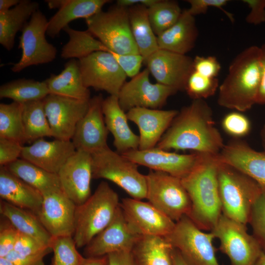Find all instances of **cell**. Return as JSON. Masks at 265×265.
<instances>
[{"mask_svg": "<svg viewBox=\"0 0 265 265\" xmlns=\"http://www.w3.org/2000/svg\"><path fill=\"white\" fill-rule=\"evenodd\" d=\"M221 126L224 131L233 139H241L247 136L251 129L249 118L238 111L227 114L222 119Z\"/></svg>", "mask_w": 265, "mask_h": 265, "instance_id": "42", "label": "cell"}, {"mask_svg": "<svg viewBox=\"0 0 265 265\" xmlns=\"http://www.w3.org/2000/svg\"><path fill=\"white\" fill-rule=\"evenodd\" d=\"M219 154L200 153L191 170L181 179L191 201L187 215L202 230L211 231L222 214L218 171Z\"/></svg>", "mask_w": 265, "mask_h": 265, "instance_id": "2", "label": "cell"}, {"mask_svg": "<svg viewBox=\"0 0 265 265\" xmlns=\"http://www.w3.org/2000/svg\"><path fill=\"white\" fill-rule=\"evenodd\" d=\"M178 111L144 107L129 110L126 113L128 120L134 123L139 131L138 149L145 150L156 147Z\"/></svg>", "mask_w": 265, "mask_h": 265, "instance_id": "23", "label": "cell"}, {"mask_svg": "<svg viewBox=\"0 0 265 265\" xmlns=\"http://www.w3.org/2000/svg\"><path fill=\"white\" fill-rule=\"evenodd\" d=\"M109 0H65V3L48 21L47 34L52 38L74 20L87 19L102 10Z\"/></svg>", "mask_w": 265, "mask_h": 265, "instance_id": "29", "label": "cell"}, {"mask_svg": "<svg viewBox=\"0 0 265 265\" xmlns=\"http://www.w3.org/2000/svg\"><path fill=\"white\" fill-rule=\"evenodd\" d=\"M0 212L20 233L51 247L53 237L36 214L1 199L0 201Z\"/></svg>", "mask_w": 265, "mask_h": 265, "instance_id": "30", "label": "cell"}, {"mask_svg": "<svg viewBox=\"0 0 265 265\" xmlns=\"http://www.w3.org/2000/svg\"><path fill=\"white\" fill-rule=\"evenodd\" d=\"M137 164L151 170L168 173L182 179L193 168L200 153L180 154L157 147L145 150H130L121 154Z\"/></svg>", "mask_w": 265, "mask_h": 265, "instance_id": "19", "label": "cell"}, {"mask_svg": "<svg viewBox=\"0 0 265 265\" xmlns=\"http://www.w3.org/2000/svg\"><path fill=\"white\" fill-rule=\"evenodd\" d=\"M23 147L16 141L0 137V165L5 166L21 157Z\"/></svg>", "mask_w": 265, "mask_h": 265, "instance_id": "49", "label": "cell"}, {"mask_svg": "<svg viewBox=\"0 0 265 265\" xmlns=\"http://www.w3.org/2000/svg\"><path fill=\"white\" fill-rule=\"evenodd\" d=\"M21 0H0V12H6L15 6Z\"/></svg>", "mask_w": 265, "mask_h": 265, "instance_id": "56", "label": "cell"}, {"mask_svg": "<svg viewBox=\"0 0 265 265\" xmlns=\"http://www.w3.org/2000/svg\"><path fill=\"white\" fill-rule=\"evenodd\" d=\"M193 70L209 78H216L221 69V64L214 56L196 55L193 58Z\"/></svg>", "mask_w": 265, "mask_h": 265, "instance_id": "48", "label": "cell"}, {"mask_svg": "<svg viewBox=\"0 0 265 265\" xmlns=\"http://www.w3.org/2000/svg\"><path fill=\"white\" fill-rule=\"evenodd\" d=\"M189 7L187 9L188 12L194 16L200 14H205L210 7H214L222 11L228 18L233 23L235 21L232 13L224 9L228 3V0H187Z\"/></svg>", "mask_w": 265, "mask_h": 265, "instance_id": "47", "label": "cell"}, {"mask_svg": "<svg viewBox=\"0 0 265 265\" xmlns=\"http://www.w3.org/2000/svg\"><path fill=\"white\" fill-rule=\"evenodd\" d=\"M15 265H45L43 257L22 255L14 250L5 257Z\"/></svg>", "mask_w": 265, "mask_h": 265, "instance_id": "52", "label": "cell"}, {"mask_svg": "<svg viewBox=\"0 0 265 265\" xmlns=\"http://www.w3.org/2000/svg\"><path fill=\"white\" fill-rule=\"evenodd\" d=\"M255 265H265V253L261 254Z\"/></svg>", "mask_w": 265, "mask_h": 265, "instance_id": "60", "label": "cell"}, {"mask_svg": "<svg viewBox=\"0 0 265 265\" xmlns=\"http://www.w3.org/2000/svg\"><path fill=\"white\" fill-rule=\"evenodd\" d=\"M218 181L222 214L246 225L253 204L263 192L261 188L250 178L222 160Z\"/></svg>", "mask_w": 265, "mask_h": 265, "instance_id": "5", "label": "cell"}, {"mask_svg": "<svg viewBox=\"0 0 265 265\" xmlns=\"http://www.w3.org/2000/svg\"><path fill=\"white\" fill-rule=\"evenodd\" d=\"M57 174L61 190L77 206L84 203L91 195V153L81 150H76Z\"/></svg>", "mask_w": 265, "mask_h": 265, "instance_id": "16", "label": "cell"}, {"mask_svg": "<svg viewBox=\"0 0 265 265\" xmlns=\"http://www.w3.org/2000/svg\"><path fill=\"white\" fill-rule=\"evenodd\" d=\"M50 94L88 101L90 91L83 84L78 59H70L58 75L52 74L45 80Z\"/></svg>", "mask_w": 265, "mask_h": 265, "instance_id": "28", "label": "cell"}, {"mask_svg": "<svg viewBox=\"0 0 265 265\" xmlns=\"http://www.w3.org/2000/svg\"><path fill=\"white\" fill-rule=\"evenodd\" d=\"M89 101L53 94H49L43 99L53 137L72 140L78 123L88 109Z\"/></svg>", "mask_w": 265, "mask_h": 265, "instance_id": "15", "label": "cell"}, {"mask_svg": "<svg viewBox=\"0 0 265 265\" xmlns=\"http://www.w3.org/2000/svg\"><path fill=\"white\" fill-rule=\"evenodd\" d=\"M261 49V80L256 104L265 105V43L260 47Z\"/></svg>", "mask_w": 265, "mask_h": 265, "instance_id": "53", "label": "cell"}, {"mask_svg": "<svg viewBox=\"0 0 265 265\" xmlns=\"http://www.w3.org/2000/svg\"><path fill=\"white\" fill-rule=\"evenodd\" d=\"M118 65L127 77L132 78L139 72L142 63L143 57L137 54H119L110 51Z\"/></svg>", "mask_w": 265, "mask_h": 265, "instance_id": "46", "label": "cell"}, {"mask_svg": "<svg viewBox=\"0 0 265 265\" xmlns=\"http://www.w3.org/2000/svg\"><path fill=\"white\" fill-rule=\"evenodd\" d=\"M76 151L71 140L55 139L48 141L40 138L29 146H24L21 157L48 172L57 174Z\"/></svg>", "mask_w": 265, "mask_h": 265, "instance_id": "24", "label": "cell"}, {"mask_svg": "<svg viewBox=\"0 0 265 265\" xmlns=\"http://www.w3.org/2000/svg\"><path fill=\"white\" fill-rule=\"evenodd\" d=\"M198 35L195 17L185 9L173 26L157 36L159 48L186 54L194 47Z\"/></svg>", "mask_w": 265, "mask_h": 265, "instance_id": "27", "label": "cell"}, {"mask_svg": "<svg viewBox=\"0 0 265 265\" xmlns=\"http://www.w3.org/2000/svg\"><path fill=\"white\" fill-rule=\"evenodd\" d=\"M108 265H137L132 251H120L107 255Z\"/></svg>", "mask_w": 265, "mask_h": 265, "instance_id": "51", "label": "cell"}, {"mask_svg": "<svg viewBox=\"0 0 265 265\" xmlns=\"http://www.w3.org/2000/svg\"><path fill=\"white\" fill-rule=\"evenodd\" d=\"M14 250L22 255L43 258L53 251L50 246L20 232Z\"/></svg>", "mask_w": 265, "mask_h": 265, "instance_id": "44", "label": "cell"}, {"mask_svg": "<svg viewBox=\"0 0 265 265\" xmlns=\"http://www.w3.org/2000/svg\"><path fill=\"white\" fill-rule=\"evenodd\" d=\"M50 94L45 80L20 79L0 86V98H8L13 102L24 104L33 101L43 100Z\"/></svg>", "mask_w": 265, "mask_h": 265, "instance_id": "37", "label": "cell"}, {"mask_svg": "<svg viewBox=\"0 0 265 265\" xmlns=\"http://www.w3.org/2000/svg\"><path fill=\"white\" fill-rule=\"evenodd\" d=\"M182 10L178 1L157 0L148 8L149 21L152 29L158 36L173 26L180 17Z\"/></svg>", "mask_w": 265, "mask_h": 265, "instance_id": "39", "label": "cell"}, {"mask_svg": "<svg viewBox=\"0 0 265 265\" xmlns=\"http://www.w3.org/2000/svg\"><path fill=\"white\" fill-rule=\"evenodd\" d=\"M219 86L217 78L205 77L193 70L188 78L185 90L192 100H205L214 95Z\"/></svg>", "mask_w": 265, "mask_h": 265, "instance_id": "41", "label": "cell"}, {"mask_svg": "<svg viewBox=\"0 0 265 265\" xmlns=\"http://www.w3.org/2000/svg\"><path fill=\"white\" fill-rule=\"evenodd\" d=\"M165 238L188 265H219L213 233L203 232L187 215L177 221L172 232Z\"/></svg>", "mask_w": 265, "mask_h": 265, "instance_id": "9", "label": "cell"}, {"mask_svg": "<svg viewBox=\"0 0 265 265\" xmlns=\"http://www.w3.org/2000/svg\"><path fill=\"white\" fill-rule=\"evenodd\" d=\"M120 204L117 193L102 181L84 203L77 206L73 238L77 248L85 247L106 227Z\"/></svg>", "mask_w": 265, "mask_h": 265, "instance_id": "4", "label": "cell"}, {"mask_svg": "<svg viewBox=\"0 0 265 265\" xmlns=\"http://www.w3.org/2000/svg\"><path fill=\"white\" fill-rule=\"evenodd\" d=\"M48 21L39 10H36L21 30L19 48L22 50L19 61L11 68L14 73H19L32 65L46 64L55 58L56 48L46 38Z\"/></svg>", "mask_w": 265, "mask_h": 265, "instance_id": "11", "label": "cell"}, {"mask_svg": "<svg viewBox=\"0 0 265 265\" xmlns=\"http://www.w3.org/2000/svg\"><path fill=\"white\" fill-rule=\"evenodd\" d=\"M193 63V58L186 54L159 49L144 64L158 83L178 91L185 90Z\"/></svg>", "mask_w": 265, "mask_h": 265, "instance_id": "17", "label": "cell"}, {"mask_svg": "<svg viewBox=\"0 0 265 265\" xmlns=\"http://www.w3.org/2000/svg\"><path fill=\"white\" fill-rule=\"evenodd\" d=\"M150 74L146 68L126 81L122 87L118 97L119 105L125 112L135 107L160 108L170 96L178 92L159 83L151 82Z\"/></svg>", "mask_w": 265, "mask_h": 265, "instance_id": "14", "label": "cell"}, {"mask_svg": "<svg viewBox=\"0 0 265 265\" xmlns=\"http://www.w3.org/2000/svg\"><path fill=\"white\" fill-rule=\"evenodd\" d=\"M141 236L128 222L120 205L110 223L84 247L83 255L95 258L132 251Z\"/></svg>", "mask_w": 265, "mask_h": 265, "instance_id": "13", "label": "cell"}, {"mask_svg": "<svg viewBox=\"0 0 265 265\" xmlns=\"http://www.w3.org/2000/svg\"><path fill=\"white\" fill-rule=\"evenodd\" d=\"M145 177L146 198L150 204L175 222L188 215L191 201L181 179L152 170Z\"/></svg>", "mask_w": 265, "mask_h": 265, "instance_id": "8", "label": "cell"}, {"mask_svg": "<svg viewBox=\"0 0 265 265\" xmlns=\"http://www.w3.org/2000/svg\"><path fill=\"white\" fill-rule=\"evenodd\" d=\"M0 265H15L6 257H0Z\"/></svg>", "mask_w": 265, "mask_h": 265, "instance_id": "59", "label": "cell"}, {"mask_svg": "<svg viewBox=\"0 0 265 265\" xmlns=\"http://www.w3.org/2000/svg\"><path fill=\"white\" fill-rule=\"evenodd\" d=\"M260 137L262 145L264 151L265 152V123L264 124L261 130Z\"/></svg>", "mask_w": 265, "mask_h": 265, "instance_id": "58", "label": "cell"}, {"mask_svg": "<svg viewBox=\"0 0 265 265\" xmlns=\"http://www.w3.org/2000/svg\"><path fill=\"white\" fill-rule=\"evenodd\" d=\"M103 100L102 94L90 99L88 109L78 123L71 140L76 150L92 153L107 146L108 131L102 110Z\"/></svg>", "mask_w": 265, "mask_h": 265, "instance_id": "21", "label": "cell"}, {"mask_svg": "<svg viewBox=\"0 0 265 265\" xmlns=\"http://www.w3.org/2000/svg\"><path fill=\"white\" fill-rule=\"evenodd\" d=\"M39 6L36 1L21 0L10 10L0 12V43L6 50L13 49L16 33L21 31Z\"/></svg>", "mask_w": 265, "mask_h": 265, "instance_id": "32", "label": "cell"}, {"mask_svg": "<svg viewBox=\"0 0 265 265\" xmlns=\"http://www.w3.org/2000/svg\"><path fill=\"white\" fill-rule=\"evenodd\" d=\"M68 35V41L61 49V57L64 59H78L98 51H110L87 30L74 29L69 26L63 29Z\"/></svg>", "mask_w": 265, "mask_h": 265, "instance_id": "35", "label": "cell"}, {"mask_svg": "<svg viewBox=\"0 0 265 265\" xmlns=\"http://www.w3.org/2000/svg\"><path fill=\"white\" fill-rule=\"evenodd\" d=\"M156 1L157 0H118L116 4L126 8L136 5H143L148 8Z\"/></svg>", "mask_w": 265, "mask_h": 265, "instance_id": "54", "label": "cell"}, {"mask_svg": "<svg viewBox=\"0 0 265 265\" xmlns=\"http://www.w3.org/2000/svg\"><path fill=\"white\" fill-rule=\"evenodd\" d=\"M23 104L13 102L0 104V137L26 142L22 117Z\"/></svg>", "mask_w": 265, "mask_h": 265, "instance_id": "38", "label": "cell"}, {"mask_svg": "<svg viewBox=\"0 0 265 265\" xmlns=\"http://www.w3.org/2000/svg\"><path fill=\"white\" fill-rule=\"evenodd\" d=\"M91 154L92 179L109 180L122 188L131 198H146L145 175L138 171L137 164L108 146Z\"/></svg>", "mask_w": 265, "mask_h": 265, "instance_id": "6", "label": "cell"}, {"mask_svg": "<svg viewBox=\"0 0 265 265\" xmlns=\"http://www.w3.org/2000/svg\"><path fill=\"white\" fill-rule=\"evenodd\" d=\"M211 232L219 240V249L228 256L231 265H255L263 252L257 239L247 232L246 225L222 213Z\"/></svg>", "mask_w": 265, "mask_h": 265, "instance_id": "10", "label": "cell"}, {"mask_svg": "<svg viewBox=\"0 0 265 265\" xmlns=\"http://www.w3.org/2000/svg\"><path fill=\"white\" fill-rule=\"evenodd\" d=\"M173 265H188L183 259L180 252L175 248H173L172 253Z\"/></svg>", "mask_w": 265, "mask_h": 265, "instance_id": "57", "label": "cell"}, {"mask_svg": "<svg viewBox=\"0 0 265 265\" xmlns=\"http://www.w3.org/2000/svg\"><path fill=\"white\" fill-rule=\"evenodd\" d=\"M51 248V265H80L85 258L78 251L72 236L53 237Z\"/></svg>", "mask_w": 265, "mask_h": 265, "instance_id": "40", "label": "cell"}, {"mask_svg": "<svg viewBox=\"0 0 265 265\" xmlns=\"http://www.w3.org/2000/svg\"><path fill=\"white\" fill-rule=\"evenodd\" d=\"M224 145L211 107L205 100L197 99L178 111L156 147L217 155Z\"/></svg>", "mask_w": 265, "mask_h": 265, "instance_id": "1", "label": "cell"}, {"mask_svg": "<svg viewBox=\"0 0 265 265\" xmlns=\"http://www.w3.org/2000/svg\"><path fill=\"white\" fill-rule=\"evenodd\" d=\"M80 265H108L107 256L85 258Z\"/></svg>", "mask_w": 265, "mask_h": 265, "instance_id": "55", "label": "cell"}, {"mask_svg": "<svg viewBox=\"0 0 265 265\" xmlns=\"http://www.w3.org/2000/svg\"><path fill=\"white\" fill-rule=\"evenodd\" d=\"M250 11L245 18L247 23L258 25L265 22V0H243Z\"/></svg>", "mask_w": 265, "mask_h": 265, "instance_id": "50", "label": "cell"}, {"mask_svg": "<svg viewBox=\"0 0 265 265\" xmlns=\"http://www.w3.org/2000/svg\"><path fill=\"white\" fill-rule=\"evenodd\" d=\"M13 174L40 191L42 194L61 190L57 174L48 172L23 159L5 166Z\"/></svg>", "mask_w": 265, "mask_h": 265, "instance_id": "34", "label": "cell"}, {"mask_svg": "<svg viewBox=\"0 0 265 265\" xmlns=\"http://www.w3.org/2000/svg\"><path fill=\"white\" fill-rule=\"evenodd\" d=\"M84 85L117 96L127 77L109 52L98 51L78 59Z\"/></svg>", "mask_w": 265, "mask_h": 265, "instance_id": "12", "label": "cell"}, {"mask_svg": "<svg viewBox=\"0 0 265 265\" xmlns=\"http://www.w3.org/2000/svg\"><path fill=\"white\" fill-rule=\"evenodd\" d=\"M260 80L261 49L253 45L232 60L218 88V105L241 112L251 109L256 104Z\"/></svg>", "mask_w": 265, "mask_h": 265, "instance_id": "3", "label": "cell"}, {"mask_svg": "<svg viewBox=\"0 0 265 265\" xmlns=\"http://www.w3.org/2000/svg\"><path fill=\"white\" fill-rule=\"evenodd\" d=\"M173 248L165 237L141 236L132 252L137 265H173Z\"/></svg>", "mask_w": 265, "mask_h": 265, "instance_id": "33", "label": "cell"}, {"mask_svg": "<svg viewBox=\"0 0 265 265\" xmlns=\"http://www.w3.org/2000/svg\"><path fill=\"white\" fill-rule=\"evenodd\" d=\"M0 197L1 200L38 215L43 200L42 193L11 173L0 167Z\"/></svg>", "mask_w": 265, "mask_h": 265, "instance_id": "26", "label": "cell"}, {"mask_svg": "<svg viewBox=\"0 0 265 265\" xmlns=\"http://www.w3.org/2000/svg\"><path fill=\"white\" fill-rule=\"evenodd\" d=\"M102 110L106 128L114 137L117 152L122 154L138 149L139 137L130 129L127 114L121 108L117 96L104 99Z\"/></svg>", "mask_w": 265, "mask_h": 265, "instance_id": "25", "label": "cell"}, {"mask_svg": "<svg viewBox=\"0 0 265 265\" xmlns=\"http://www.w3.org/2000/svg\"><path fill=\"white\" fill-rule=\"evenodd\" d=\"M255 238L262 248L265 249V194L262 192L253 204L249 222Z\"/></svg>", "mask_w": 265, "mask_h": 265, "instance_id": "43", "label": "cell"}, {"mask_svg": "<svg viewBox=\"0 0 265 265\" xmlns=\"http://www.w3.org/2000/svg\"><path fill=\"white\" fill-rule=\"evenodd\" d=\"M128 8L132 35L144 63L159 49L157 36L149 21L148 7L136 5Z\"/></svg>", "mask_w": 265, "mask_h": 265, "instance_id": "31", "label": "cell"}, {"mask_svg": "<svg viewBox=\"0 0 265 265\" xmlns=\"http://www.w3.org/2000/svg\"><path fill=\"white\" fill-rule=\"evenodd\" d=\"M85 20L87 30L110 51L119 54L139 53L131 31L128 8L115 4L107 11L101 10Z\"/></svg>", "mask_w": 265, "mask_h": 265, "instance_id": "7", "label": "cell"}, {"mask_svg": "<svg viewBox=\"0 0 265 265\" xmlns=\"http://www.w3.org/2000/svg\"><path fill=\"white\" fill-rule=\"evenodd\" d=\"M22 117L26 142L53 137L43 100L23 104Z\"/></svg>", "mask_w": 265, "mask_h": 265, "instance_id": "36", "label": "cell"}, {"mask_svg": "<svg viewBox=\"0 0 265 265\" xmlns=\"http://www.w3.org/2000/svg\"><path fill=\"white\" fill-rule=\"evenodd\" d=\"M224 163L243 173L260 186L265 194V152L253 149L241 139H233L225 144L219 153Z\"/></svg>", "mask_w": 265, "mask_h": 265, "instance_id": "22", "label": "cell"}, {"mask_svg": "<svg viewBox=\"0 0 265 265\" xmlns=\"http://www.w3.org/2000/svg\"><path fill=\"white\" fill-rule=\"evenodd\" d=\"M43 196L38 216L44 227L52 237H73L77 205L61 190Z\"/></svg>", "mask_w": 265, "mask_h": 265, "instance_id": "20", "label": "cell"}, {"mask_svg": "<svg viewBox=\"0 0 265 265\" xmlns=\"http://www.w3.org/2000/svg\"><path fill=\"white\" fill-rule=\"evenodd\" d=\"M120 205L128 222L141 236L165 237L175 227V222L149 202L126 198Z\"/></svg>", "mask_w": 265, "mask_h": 265, "instance_id": "18", "label": "cell"}, {"mask_svg": "<svg viewBox=\"0 0 265 265\" xmlns=\"http://www.w3.org/2000/svg\"><path fill=\"white\" fill-rule=\"evenodd\" d=\"M4 218L0 220V257H5L14 250L19 234L12 223Z\"/></svg>", "mask_w": 265, "mask_h": 265, "instance_id": "45", "label": "cell"}]
</instances>
